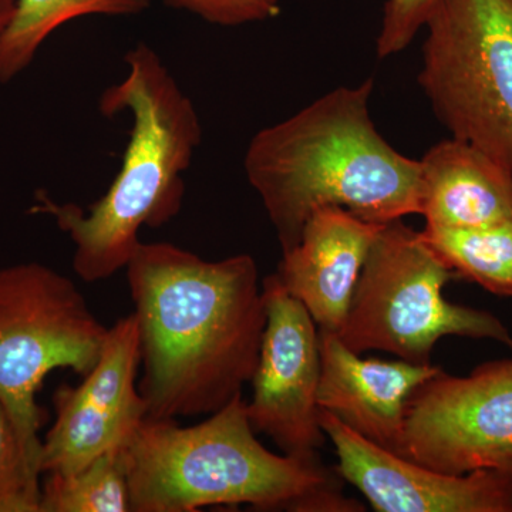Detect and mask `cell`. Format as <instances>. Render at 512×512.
<instances>
[{
    "label": "cell",
    "instance_id": "cell-15",
    "mask_svg": "<svg viewBox=\"0 0 512 512\" xmlns=\"http://www.w3.org/2000/svg\"><path fill=\"white\" fill-rule=\"evenodd\" d=\"M151 0H16L8 28L0 33V83L25 72L43 43L66 23L84 16H137Z\"/></svg>",
    "mask_w": 512,
    "mask_h": 512
},
{
    "label": "cell",
    "instance_id": "cell-19",
    "mask_svg": "<svg viewBox=\"0 0 512 512\" xmlns=\"http://www.w3.org/2000/svg\"><path fill=\"white\" fill-rule=\"evenodd\" d=\"M436 0H386L376 40L379 59L404 52L424 29Z\"/></svg>",
    "mask_w": 512,
    "mask_h": 512
},
{
    "label": "cell",
    "instance_id": "cell-3",
    "mask_svg": "<svg viewBox=\"0 0 512 512\" xmlns=\"http://www.w3.org/2000/svg\"><path fill=\"white\" fill-rule=\"evenodd\" d=\"M127 73L99 99L104 117L133 121L120 171L89 208L57 202L39 190L32 214L47 215L73 242V269L84 282L126 269L141 228H160L183 208L184 175L202 141L197 109L163 59L146 43L128 50Z\"/></svg>",
    "mask_w": 512,
    "mask_h": 512
},
{
    "label": "cell",
    "instance_id": "cell-21",
    "mask_svg": "<svg viewBox=\"0 0 512 512\" xmlns=\"http://www.w3.org/2000/svg\"><path fill=\"white\" fill-rule=\"evenodd\" d=\"M16 0H0V33L8 28L13 12H15Z\"/></svg>",
    "mask_w": 512,
    "mask_h": 512
},
{
    "label": "cell",
    "instance_id": "cell-10",
    "mask_svg": "<svg viewBox=\"0 0 512 512\" xmlns=\"http://www.w3.org/2000/svg\"><path fill=\"white\" fill-rule=\"evenodd\" d=\"M140 340L133 313L109 328L97 365L79 386L53 393L56 419L42 439L40 474L73 473L121 448L147 419L137 386Z\"/></svg>",
    "mask_w": 512,
    "mask_h": 512
},
{
    "label": "cell",
    "instance_id": "cell-5",
    "mask_svg": "<svg viewBox=\"0 0 512 512\" xmlns=\"http://www.w3.org/2000/svg\"><path fill=\"white\" fill-rule=\"evenodd\" d=\"M453 271L402 220L380 229L336 335L362 353L383 350L414 365H431L441 338L491 339L512 348L510 330L493 313L444 298Z\"/></svg>",
    "mask_w": 512,
    "mask_h": 512
},
{
    "label": "cell",
    "instance_id": "cell-7",
    "mask_svg": "<svg viewBox=\"0 0 512 512\" xmlns=\"http://www.w3.org/2000/svg\"><path fill=\"white\" fill-rule=\"evenodd\" d=\"M419 84L436 119L512 174V0H436Z\"/></svg>",
    "mask_w": 512,
    "mask_h": 512
},
{
    "label": "cell",
    "instance_id": "cell-9",
    "mask_svg": "<svg viewBox=\"0 0 512 512\" xmlns=\"http://www.w3.org/2000/svg\"><path fill=\"white\" fill-rule=\"evenodd\" d=\"M262 292L266 326L251 379L249 421L286 456L316 460L328 439L319 423V328L275 274L262 281Z\"/></svg>",
    "mask_w": 512,
    "mask_h": 512
},
{
    "label": "cell",
    "instance_id": "cell-11",
    "mask_svg": "<svg viewBox=\"0 0 512 512\" xmlns=\"http://www.w3.org/2000/svg\"><path fill=\"white\" fill-rule=\"evenodd\" d=\"M338 456L336 473L379 512H512V474L474 470L447 474L377 446L319 410Z\"/></svg>",
    "mask_w": 512,
    "mask_h": 512
},
{
    "label": "cell",
    "instance_id": "cell-13",
    "mask_svg": "<svg viewBox=\"0 0 512 512\" xmlns=\"http://www.w3.org/2000/svg\"><path fill=\"white\" fill-rule=\"evenodd\" d=\"M384 224L360 220L340 207L319 208L295 247L282 252L275 275L305 306L319 329L338 333L370 248Z\"/></svg>",
    "mask_w": 512,
    "mask_h": 512
},
{
    "label": "cell",
    "instance_id": "cell-18",
    "mask_svg": "<svg viewBox=\"0 0 512 512\" xmlns=\"http://www.w3.org/2000/svg\"><path fill=\"white\" fill-rule=\"evenodd\" d=\"M42 477L26 463L22 448L0 406V512H39Z\"/></svg>",
    "mask_w": 512,
    "mask_h": 512
},
{
    "label": "cell",
    "instance_id": "cell-17",
    "mask_svg": "<svg viewBox=\"0 0 512 512\" xmlns=\"http://www.w3.org/2000/svg\"><path fill=\"white\" fill-rule=\"evenodd\" d=\"M39 512H131L121 448L73 473L46 474L40 483Z\"/></svg>",
    "mask_w": 512,
    "mask_h": 512
},
{
    "label": "cell",
    "instance_id": "cell-2",
    "mask_svg": "<svg viewBox=\"0 0 512 512\" xmlns=\"http://www.w3.org/2000/svg\"><path fill=\"white\" fill-rule=\"evenodd\" d=\"M373 87L372 79L338 87L249 141L245 175L282 252L298 244L319 208L340 207L375 224L420 214V161L403 156L377 130Z\"/></svg>",
    "mask_w": 512,
    "mask_h": 512
},
{
    "label": "cell",
    "instance_id": "cell-12",
    "mask_svg": "<svg viewBox=\"0 0 512 512\" xmlns=\"http://www.w3.org/2000/svg\"><path fill=\"white\" fill-rule=\"evenodd\" d=\"M318 404L377 446L399 454L407 403L441 367L363 359L336 333L319 329Z\"/></svg>",
    "mask_w": 512,
    "mask_h": 512
},
{
    "label": "cell",
    "instance_id": "cell-1",
    "mask_svg": "<svg viewBox=\"0 0 512 512\" xmlns=\"http://www.w3.org/2000/svg\"><path fill=\"white\" fill-rule=\"evenodd\" d=\"M148 417L210 416L251 382L266 326L248 254L205 261L170 242H140L126 266Z\"/></svg>",
    "mask_w": 512,
    "mask_h": 512
},
{
    "label": "cell",
    "instance_id": "cell-8",
    "mask_svg": "<svg viewBox=\"0 0 512 512\" xmlns=\"http://www.w3.org/2000/svg\"><path fill=\"white\" fill-rule=\"evenodd\" d=\"M399 456L447 474H512V357L468 376L443 369L410 397Z\"/></svg>",
    "mask_w": 512,
    "mask_h": 512
},
{
    "label": "cell",
    "instance_id": "cell-16",
    "mask_svg": "<svg viewBox=\"0 0 512 512\" xmlns=\"http://www.w3.org/2000/svg\"><path fill=\"white\" fill-rule=\"evenodd\" d=\"M420 234L453 274L512 298V220L481 228L426 225Z\"/></svg>",
    "mask_w": 512,
    "mask_h": 512
},
{
    "label": "cell",
    "instance_id": "cell-20",
    "mask_svg": "<svg viewBox=\"0 0 512 512\" xmlns=\"http://www.w3.org/2000/svg\"><path fill=\"white\" fill-rule=\"evenodd\" d=\"M171 8L184 10L222 28L252 25L276 18L281 0H163Z\"/></svg>",
    "mask_w": 512,
    "mask_h": 512
},
{
    "label": "cell",
    "instance_id": "cell-6",
    "mask_svg": "<svg viewBox=\"0 0 512 512\" xmlns=\"http://www.w3.org/2000/svg\"><path fill=\"white\" fill-rule=\"evenodd\" d=\"M107 335L72 279L40 262L0 268V406L40 477L46 412L37 393L53 370L92 372Z\"/></svg>",
    "mask_w": 512,
    "mask_h": 512
},
{
    "label": "cell",
    "instance_id": "cell-14",
    "mask_svg": "<svg viewBox=\"0 0 512 512\" xmlns=\"http://www.w3.org/2000/svg\"><path fill=\"white\" fill-rule=\"evenodd\" d=\"M420 168L426 225L481 228L512 220V174L477 147L447 138L424 154Z\"/></svg>",
    "mask_w": 512,
    "mask_h": 512
},
{
    "label": "cell",
    "instance_id": "cell-4",
    "mask_svg": "<svg viewBox=\"0 0 512 512\" xmlns=\"http://www.w3.org/2000/svg\"><path fill=\"white\" fill-rule=\"evenodd\" d=\"M242 394L201 423L148 417L121 447L131 512H195L247 504L256 510L362 512L320 458L272 453L256 439Z\"/></svg>",
    "mask_w": 512,
    "mask_h": 512
}]
</instances>
